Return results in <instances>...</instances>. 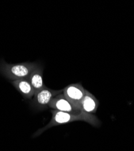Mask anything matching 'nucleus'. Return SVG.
<instances>
[{
    "mask_svg": "<svg viewBox=\"0 0 134 151\" xmlns=\"http://www.w3.org/2000/svg\"><path fill=\"white\" fill-rule=\"evenodd\" d=\"M52 119L46 126L38 129L33 135L34 137H38L47 129L56 126L65 124L73 122H85L94 127H99L101 124L100 120L94 114H90L82 111L74 112H63L53 109L52 111Z\"/></svg>",
    "mask_w": 134,
    "mask_h": 151,
    "instance_id": "nucleus-1",
    "label": "nucleus"
},
{
    "mask_svg": "<svg viewBox=\"0 0 134 151\" xmlns=\"http://www.w3.org/2000/svg\"><path fill=\"white\" fill-rule=\"evenodd\" d=\"M39 65L36 62H23L19 64H8L0 62V73L12 81L27 79Z\"/></svg>",
    "mask_w": 134,
    "mask_h": 151,
    "instance_id": "nucleus-2",
    "label": "nucleus"
},
{
    "mask_svg": "<svg viewBox=\"0 0 134 151\" xmlns=\"http://www.w3.org/2000/svg\"><path fill=\"white\" fill-rule=\"evenodd\" d=\"M62 93L63 89L54 90L45 86L44 88L35 93L34 96L33 97L32 105L34 108L37 109H44L48 107V105L54 97Z\"/></svg>",
    "mask_w": 134,
    "mask_h": 151,
    "instance_id": "nucleus-3",
    "label": "nucleus"
},
{
    "mask_svg": "<svg viewBox=\"0 0 134 151\" xmlns=\"http://www.w3.org/2000/svg\"><path fill=\"white\" fill-rule=\"evenodd\" d=\"M85 90L81 83H71L64 88L62 93L76 110L81 111V104Z\"/></svg>",
    "mask_w": 134,
    "mask_h": 151,
    "instance_id": "nucleus-4",
    "label": "nucleus"
},
{
    "mask_svg": "<svg viewBox=\"0 0 134 151\" xmlns=\"http://www.w3.org/2000/svg\"><path fill=\"white\" fill-rule=\"evenodd\" d=\"M48 108L54 110L68 112H74L79 111L76 110L75 107L64 97L63 93L59 94L54 97L49 105H48Z\"/></svg>",
    "mask_w": 134,
    "mask_h": 151,
    "instance_id": "nucleus-5",
    "label": "nucleus"
},
{
    "mask_svg": "<svg viewBox=\"0 0 134 151\" xmlns=\"http://www.w3.org/2000/svg\"><path fill=\"white\" fill-rule=\"evenodd\" d=\"M99 105L97 99L90 91L85 90V94L81 104L80 110L90 114H94L97 112Z\"/></svg>",
    "mask_w": 134,
    "mask_h": 151,
    "instance_id": "nucleus-6",
    "label": "nucleus"
},
{
    "mask_svg": "<svg viewBox=\"0 0 134 151\" xmlns=\"http://www.w3.org/2000/svg\"><path fill=\"white\" fill-rule=\"evenodd\" d=\"M16 90L24 97L32 99L35 94V91L27 79H22L11 82Z\"/></svg>",
    "mask_w": 134,
    "mask_h": 151,
    "instance_id": "nucleus-7",
    "label": "nucleus"
},
{
    "mask_svg": "<svg viewBox=\"0 0 134 151\" xmlns=\"http://www.w3.org/2000/svg\"><path fill=\"white\" fill-rule=\"evenodd\" d=\"M27 79L33 86L35 93L45 87L43 81V68L40 65L30 74Z\"/></svg>",
    "mask_w": 134,
    "mask_h": 151,
    "instance_id": "nucleus-8",
    "label": "nucleus"
}]
</instances>
